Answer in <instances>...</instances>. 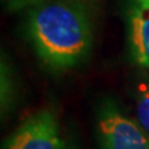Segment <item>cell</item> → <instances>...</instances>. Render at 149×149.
<instances>
[{
    "instance_id": "52a82bcc",
    "label": "cell",
    "mask_w": 149,
    "mask_h": 149,
    "mask_svg": "<svg viewBox=\"0 0 149 149\" xmlns=\"http://www.w3.org/2000/svg\"><path fill=\"white\" fill-rule=\"evenodd\" d=\"M136 1L138 4H141V5H144V6L149 8V0H136Z\"/></svg>"
},
{
    "instance_id": "7a4b0ae2",
    "label": "cell",
    "mask_w": 149,
    "mask_h": 149,
    "mask_svg": "<svg viewBox=\"0 0 149 149\" xmlns=\"http://www.w3.org/2000/svg\"><path fill=\"white\" fill-rule=\"evenodd\" d=\"M103 149H149V137L141 127L114 109H107L98 124Z\"/></svg>"
},
{
    "instance_id": "8992f818",
    "label": "cell",
    "mask_w": 149,
    "mask_h": 149,
    "mask_svg": "<svg viewBox=\"0 0 149 149\" xmlns=\"http://www.w3.org/2000/svg\"><path fill=\"white\" fill-rule=\"evenodd\" d=\"M4 1H5V5L9 10L17 11L26 6L39 5V4L42 3V0H4Z\"/></svg>"
},
{
    "instance_id": "5b68a950",
    "label": "cell",
    "mask_w": 149,
    "mask_h": 149,
    "mask_svg": "<svg viewBox=\"0 0 149 149\" xmlns=\"http://www.w3.org/2000/svg\"><path fill=\"white\" fill-rule=\"evenodd\" d=\"M137 114L141 127L149 134V85H142L139 87Z\"/></svg>"
},
{
    "instance_id": "3957f363",
    "label": "cell",
    "mask_w": 149,
    "mask_h": 149,
    "mask_svg": "<svg viewBox=\"0 0 149 149\" xmlns=\"http://www.w3.org/2000/svg\"><path fill=\"white\" fill-rule=\"evenodd\" d=\"M8 149H65L57 122L50 112H42L26 120L14 134Z\"/></svg>"
},
{
    "instance_id": "6da1fadb",
    "label": "cell",
    "mask_w": 149,
    "mask_h": 149,
    "mask_svg": "<svg viewBox=\"0 0 149 149\" xmlns=\"http://www.w3.org/2000/svg\"><path fill=\"white\" fill-rule=\"evenodd\" d=\"M27 30L40 57L54 67L74 66L91 47L90 19L78 3L39 4L30 13Z\"/></svg>"
},
{
    "instance_id": "277c9868",
    "label": "cell",
    "mask_w": 149,
    "mask_h": 149,
    "mask_svg": "<svg viewBox=\"0 0 149 149\" xmlns=\"http://www.w3.org/2000/svg\"><path fill=\"white\" fill-rule=\"evenodd\" d=\"M129 40L136 61L149 68V8L138 3L129 14Z\"/></svg>"
}]
</instances>
